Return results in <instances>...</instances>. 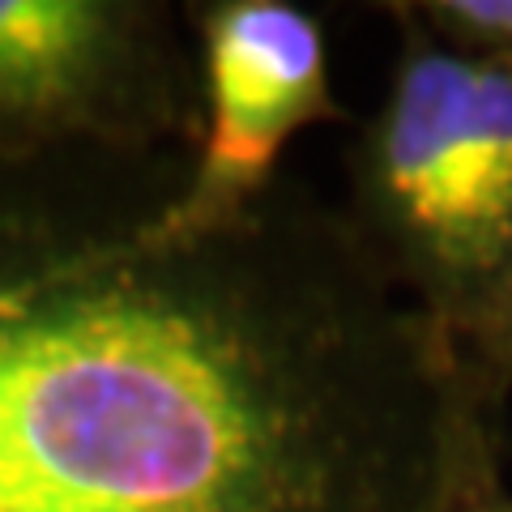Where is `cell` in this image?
<instances>
[{
  "label": "cell",
  "instance_id": "cell-1",
  "mask_svg": "<svg viewBox=\"0 0 512 512\" xmlns=\"http://www.w3.org/2000/svg\"><path fill=\"white\" fill-rule=\"evenodd\" d=\"M192 154L0 167V512H461L504 406L338 205L205 235Z\"/></svg>",
  "mask_w": 512,
  "mask_h": 512
},
{
  "label": "cell",
  "instance_id": "cell-2",
  "mask_svg": "<svg viewBox=\"0 0 512 512\" xmlns=\"http://www.w3.org/2000/svg\"><path fill=\"white\" fill-rule=\"evenodd\" d=\"M397 56L346 150L342 214L380 274L457 346L512 265V69L440 43L410 5H380Z\"/></svg>",
  "mask_w": 512,
  "mask_h": 512
},
{
  "label": "cell",
  "instance_id": "cell-3",
  "mask_svg": "<svg viewBox=\"0 0 512 512\" xmlns=\"http://www.w3.org/2000/svg\"><path fill=\"white\" fill-rule=\"evenodd\" d=\"M154 0H0V167L192 154L197 43Z\"/></svg>",
  "mask_w": 512,
  "mask_h": 512
},
{
  "label": "cell",
  "instance_id": "cell-4",
  "mask_svg": "<svg viewBox=\"0 0 512 512\" xmlns=\"http://www.w3.org/2000/svg\"><path fill=\"white\" fill-rule=\"evenodd\" d=\"M201 73V137L184 184L154 210L163 235H205L282 180V150L312 124L346 120L325 30L291 0H205L184 9Z\"/></svg>",
  "mask_w": 512,
  "mask_h": 512
},
{
  "label": "cell",
  "instance_id": "cell-5",
  "mask_svg": "<svg viewBox=\"0 0 512 512\" xmlns=\"http://www.w3.org/2000/svg\"><path fill=\"white\" fill-rule=\"evenodd\" d=\"M406 5L453 52L512 69V0H406Z\"/></svg>",
  "mask_w": 512,
  "mask_h": 512
},
{
  "label": "cell",
  "instance_id": "cell-6",
  "mask_svg": "<svg viewBox=\"0 0 512 512\" xmlns=\"http://www.w3.org/2000/svg\"><path fill=\"white\" fill-rule=\"evenodd\" d=\"M461 355H466L478 384L504 406L512 393V265L500 282V291L491 295L483 320H478L474 333L461 342Z\"/></svg>",
  "mask_w": 512,
  "mask_h": 512
},
{
  "label": "cell",
  "instance_id": "cell-7",
  "mask_svg": "<svg viewBox=\"0 0 512 512\" xmlns=\"http://www.w3.org/2000/svg\"><path fill=\"white\" fill-rule=\"evenodd\" d=\"M461 512H512V495L504 487V474L491 470L474 483V491L466 495V504H461Z\"/></svg>",
  "mask_w": 512,
  "mask_h": 512
}]
</instances>
